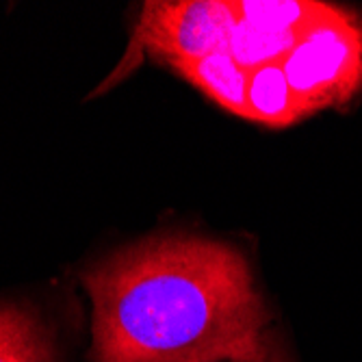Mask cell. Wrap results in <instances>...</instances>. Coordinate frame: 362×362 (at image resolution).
Listing matches in <instances>:
<instances>
[{"label": "cell", "instance_id": "obj_1", "mask_svg": "<svg viewBox=\"0 0 362 362\" xmlns=\"http://www.w3.org/2000/svg\"><path fill=\"white\" fill-rule=\"evenodd\" d=\"M91 362H228L256 351L274 313L245 254L165 233L113 250L81 274Z\"/></svg>", "mask_w": 362, "mask_h": 362}, {"label": "cell", "instance_id": "obj_2", "mask_svg": "<svg viewBox=\"0 0 362 362\" xmlns=\"http://www.w3.org/2000/svg\"><path fill=\"white\" fill-rule=\"evenodd\" d=\"M280 65L304 117L347 107L362 93V13L334 5Z\"/></svg>", "mask_w": 362, "mask_h": 362}, {"label": "cell", "instance_id": "obj_3", "mask_svg": "<svg viewBox=\"0 0 362 362\" xmlns=\"http://www.w3.org/2000/svg\"><path fill=\"white\" fill-rule=\"evenodd\" d=\"M235 24L223 0H154L144 3L137 22V42L158 63H178L226 52Z\"/></svg>", "mask_w": 362, "mask_h": 362}, {"label": "cell", "instance_id": "obj_4", "mask_svg": "<svg viewBox=\"0 0 362 362\" xmlns=\"http://www.w3.org/2000/svg\"><path fill=\"white\" fill-rule=\"evenodd\" d=\"M0 362H63L44 313L26 302L0 300Z\"/></svg>", "mask_w": 362, "mask_h": 362}, {"label": "cell", "instance_id": "obj_5", "mask_svg": "<svg viewBox=\"0 0 362 362\" xmlns=\"http://www.w3.org/2000/svg\"><path fill=\"white\" fill-rule=\"evenodd\" d=\"M170 70H174L197 91H202V95H206L209 100H213L223 111L250 119V109H247L250 72L243 70L228 52H213L204 59L178 63Z\"/></svg>", "mask_w": 362, "mask_h": 362}, {"label": "cell", "instance_id": "obj_6", "mask_svg": "<svg viewBox=\"0 0 362 362\" xmlns=\"http://www.w3.org/2000/svg\"><path fill=\"white\" fill-rule=\"evenodd\" d=\"M235 22L274 35H304L334 9L317 0H239L230 3Z\"/></svg>", "mask_w": 362, "mask_h": 362}, {"label": "cell", "instance_id": "obj_7", "mask_svg": "<svg viewBox=\"0 0 362 362\" xmlns=\"http://www.w3.org/2000/svg\"><path fill=\"white\" fill-rule=\"evenodd\" d=\"M247 109L250 122L269 128H286L304 119L280 63L262 65L250 72Z\"/></svg>", "mask_w": 362, "mask_h": 362}, {"label": "cell", "instance_id": "obj_8", "mask_svg": "<svg viewBox=\"0 0 362 362\" xmlns=\"http://www.w3.org/2000/svg\"><path fill=\"white\" fill-rule=\"evenodd\" d=\"M228 362H295V360H293L286 343L282 341V337L269 327V330L262 334V341L254 354H250L245 358H237V360H228Z\"/></svg>", "mask_w": 362, "mask_h": 362}]
</instances>
